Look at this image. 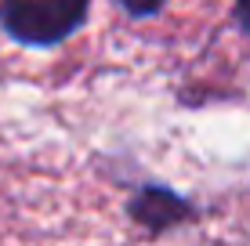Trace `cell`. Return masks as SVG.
I'll list each match as a JSON object with an SVG mask.
<instances>
[{
	"instance_id": "obj_3",
	"label": "cell",
	"mask_w": 250,
	"mask_h": 246,
	"mask_svg": "<svg viewBox=\"0 0 250 246\" xmlns=\"http://www.w3.org/2000/svg\"><path fill=\"white\" fill-rule=\"evenodd\" d=\"M120 11L134 22H145V19H156V15L167 7V0H116Z\"/></svg>"
},
{
	"instance_id": "obj_1",
	"label": "cell",
	"mask_w": 250,
	"mask_h": 246,
	"mask_svg": "<svg viewBox=\"0 0 250 246\" xmlns=\"http://www.w3.org/2000/svg\"><path fill=\"white\" fill-rule=\"evenodd\" d=\"M91 0H0V29L19 47L51 51L83 29Z\"/></svg>"
},
{
	"instance_id": "obj_2",
	"label": "cell",
	"mask_w": 250,
	"mask_h": 246,
	"mask_svg": "<svg viewBox=\"0 0 250 246\" xmlns=\"http://www.w3.org/2000/svg\"><path fill=\"white\" fill-rule=\"evenodd\" d=\"M127 217L149 235H167V232H174V228L196 221V217H200V207H196L188 196L174 192L170 185L142 181L138 189H131Z\"/></svg>"
},
{
	"instance_id": "obj_4",
	"label": "cell",
	"mask_w": 250,
	"mask_h": 246,
	"mask_svg": "<svg viewBox=\"0 0 250 246\" xmlns=\"http://www.w3.org/2000/svg\"><path fill=\"white\" fill-rule=\"evenodd\" d=\"M232 22L250 40V0H232Z\"/></svg>"
}]
</instances>
